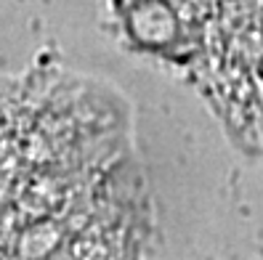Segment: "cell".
<instances>
[{
	"instance_id": "cell-1",
	"label": "cell",
	"mask_w": 263,
	"mask_h": 260,
	"mask_svg": "<svg viewBox=\"0 0 263 260\" xmlns=\"http://www.w3.org/2000/svg\"><path fill=\"white\" fill-rule=\"evenodd\" d=\"M64 90L0 85V260H133L128 173Z\"/></svg>"
},
{
	"instance_id": "cell-2",
	"label": "cell",
	"mask_w": 263,
	"mask_h": 260,
	"mask_svg": "<svg viewBox=\"0 0 263 260\" xmlns=\"http://www.w3.org/2000/svg\"><path fill=\"white\" fill-rule=\"evenodd\" d=\"M202 69L223 117L263 146V0H202Z\"/></svg>"
}]
</instances>
